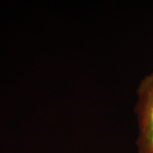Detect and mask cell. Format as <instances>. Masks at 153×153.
I'll return each mask as SVG.
<instances>
[{"label": "cell", "mask_w": 153, "mask_h": 153, "mask_svg": "<svg viewBox=\"0 0 153 153\" xmlns=\"http://www.w3.org/2000/svg\"><path fill=\"white\" fill-rule=\"evenodd\" d=\"M134 114L137 121V153H153V71L140 81L136 88Z\"/></svg>", "instance_id": "obj_1"}]
</instances>
